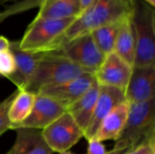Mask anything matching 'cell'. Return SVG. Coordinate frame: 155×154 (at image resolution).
<instances>
[{"instance_id": "cell-1", "label": "cell", "mask_w": 155, "mask_h": 154, "mask_svg": "<svg viewBox=\"0 0 155 154\" xmlns=\"http://www.w3.org/2000/svg\"><path fill=\"white\" fill-rule=\"evenodd\" d=\"M134 7V0H94L65 31L58 50L76 37L91 34L102 25L132 15Z\"/></svg>"}, {"instance_id": "cell-2", "label": "cell", "mask_w": 155, "mask_h": 154, "mask_svg": "<svg viewBox=\"0 0 155 154\" xmlns=\"http://www.w3.org/2000/svg\"><path fill=\"white\" fill-rule=\"evenodd\" d=\"M85 73L58 52L44 53L33 77L25 91L37 94L40 91L57 86Z\"/></svg>"}, {"instance_id": "cell-3", "label": "cell", "mask_w": 155, "mask_h": 154, "mask_svg": "<svg viewBox=\"0 0 155 154\" xmlns=\"http://www.w3.org/2000/svg\"><path fill=\"white\" fill-rule=\"evenodd\" d=\"M75 19L54 20L35 17L19 40L20 49L30 53L57 51L65 31Z\"/></svg>"}, {"instance_id": "cell-4", "label": "cell", "mask_w": 155, "mask_h": 154, "mask_svg": "<svg viewBox=\"0 0 155 154\" xmlns=\"http://www.w3.org/2000/svg\"><path fill=\"white\" fill-rule=\"evenodd\" d=\"M132 24L135 39L134 66H155V10L143 0H134Z\"/></svg>"}, {"instance_id": "cell-5", "label": "cell", "mask_w": 155, "mask_h": 154, "mask_svg": "<svg viewBox=\"0 0 155 154\" xmlns=\"http://www.w3.org/2000/svg\"><path fill=\"white\" fill-rule=\"evenodd\" d=\"M153 137H155V98L143 103H129L125 125L114 148L133 149Z\"/></svg>"}, {"instance_id": "cell-6", "label": "cell", "mask_w": 155, "mask_h": 154, "mask_svg": "<svg viewBox=\"0 0 155 154\" xmlns=\"http://www.w3.org/2000/svg\"><path fill=\"white\" fill-rule=\"evenodd\" d=\"M42 135L53 152L69 151L83 137L84 132L66 111L54 122L42 130Z\"/></svg>"}, {"instance_id": "cell-7", "label": "cell", "mask_w": 155, "mask_h": 154, "mask_svg": "<svg viewBox=\"0 0 155 154\" xmlns=\"http://www.w3.org/2000/svg\"><path fill=\"white\" fill-rule=\"evenodd\" d=\"M55 52L67 57L85 73L93 74L104 59V55L98 49L91 34L74 38Z\"/></svg>"}, {"instance_id": "cell-8", "label": "cell", "mask_w": 155, "mask_h": 154, "mask_svg": "<svg viewBox=\"0 0 155 154\" xmlns=\"http://www.w3.org/2000/svg\"><path fill=\"white\" fill-rule=\"evenodd\" d=\"M93 74L84 73L78 77L57 86L40 91L37 94L46 96L66 109L83 96L95 83Z\"/></svg>"}, {"instance_id": "cell-9", "label": "cell", "mask_w": 155, "mask_h": 154, "mask_svg": "<svg viewBox=\"0 0 155 154\" xmlns=\"http://www.w3.org/2000/svg\"><path fill=\"white\" fill-rule=\"evenodd\" d=\"M132 70L133 66L112 52L104 56L94 75L99 85L114 87L124 93Z\"/></svg>"}, {"instance_id": "cell-10", "label": "cell", "mask_w": 155, "mask_h": 154, "mask_svg": "<svg viewBox=\"0 0 155 154\" xmlns=\"http://www.w3.org/2000/svg\"><path fill=\"white\" fill-rule=\"evenodd\" d=\"M124 94L128 103H143L154 99L155 66H134Z\"/></svg>"}, {"instance_id": "cell-11", "label": "cell", "mask_w": 155, "mask_h": 154, "mask_svg": "<svg viewBox=\"0 0 155 154\" xmlns=\"http://www.w3.org/2000/svg\"><path fill=\"white\" fill-rule=\"evenodd\" d=\"M64 112L65 109L52 99L41 94H36L30 114L22 123L13 126L11 130L28 128L42 131L59 118Z\"/></svg>"}, {"instance_id": "cell-12", "label": "cell", "mask_w": 155, "mask_h": 154, "mask_svg": "<svg viewBox=\"0 0 155 154\" xmlns=\"http://www.w3.org/2000/svg\"><path fill=\"white\" fill-rule=\"evenodd\" d=\"M9 50L15 62V72L7 77L19 91H25L35 73L36 65L44 53H30L20 49L19 41H10Z\"/></svg>"}, {"instance_id": "cell-13", "label": "cell", "mask_w": 155, "mask_h": 154, "mask_svg": "<svg viewBox=\"0 0 155 154\" xmlns=\"http://www.w3.org/2000/svg\"><path fill=\"white\" fill-rule=\"evenodd\" d=\"M124 101V94L122 91L110 86L99 85V94L96 100L94 113L91 122L84 133V138L87 141L94 138L101 122L115 106Z\"/></svg>"}, {"instance_id": "cell-14", "label": "cell", "mask_w": 155, "mask_h": 154, "mask_svg": "<svg viewBox=\"0 0 155 154\" xmlns=\"http://www.w3.org/2000/svg\"><path fill=\"white\" fill-rule=\"evenodd\" d=\"M16 136L11 149L5 154H53L45 142L42 131L28 128L15 130Z\"/></svg>"}, {"instance_id": "cell-15", "label": "cell", "mask_w": 155, "mask_h": 154, "mask_svg": "<svg viewBox=\"0 0 155 154\" xmlns=\"http://www.w3.org/2000/svg\"><path fill=\"white\" fill-rule=\"evenodd\" d=\"M129 112V103L124 101L115 106L112 112L101 122L98 130L92 139L99 142L104 141H116L120 136Z\"/></svg>"}, {"instance_id": "cell-16", "label": "cell", "mask_w": 155, "mask_h": 154, "mask_svg": "<svg viewBox=\"0 0 155 154\" xmlns=\"http://www.w3.org/2000/svg\"><path fill=\"white\" fill-rule=\"evenodd\" d=\"M81 14L80 0H45L38 7L35 17L60 20L77 18Z\"/></svg>"}, {"instance_id": "cell-17", "label": "cell", "mask_w": 155, "mask_h": 154, "mask_svg": "<svg viewBox=\"0 0 155 154\" xmlns=\"http://www.w3.org/2000/svg\"><path fill=\"white\" fill-rule=\"evenodd\" d=\"M98 94L99 84L95 82L83 96L66 109V112L71 114L84 133L91 122Z\"/></svg>"}, {"instance_id": "cell-18", "label": "cell", "mask_w": 155, "mask_h": 154, "mask_svg": "<svg viewBox=\"0 0 155 154\" xmlns=\"http://www.w3.org/2000/svg\"><path fill=\"white\" fill-rule=\"evenodd\" d=\"M132 15L125 17L121 22L114 53L134 67L135 59V39L132 24Z\"/></svg>"}, {"instance_id": "cell-19", "label": "cell", "mask_w": 155, "mask_h": 154, "mask_svg": "<svg viewBox=\"0 0 155 154\" xmlns=\"http://www.w3.org/2000/svg\"><path fill=\"white\" fill-rule=\"evenodd\" d=\"M35 96L36 94L30 92L18 90L8 112V118L11 123L10 130L27 118L34 106Z\"/></svg>"}, {"instance_id": "cell-20", "label": "cell", "mask_w": 155, "mask_h": 154, "mask_svg": "<svg viewBox=\"0 0 155 154\" xmlns=\"http://www.w3.org/2000/svg\"><path fill=\"white\" fill-rule=\"evenodd\" d=\"M123 20L102 25L91 33L95 44L104 56L114 52L118 30Z\"/></svg>"}, {"instance_id": "cell-21", "label": "cell", "mask_w": 155, "mask_h": 154, "mask_svg": "<svg viewBox=\"0 0 155 154\" xmlns=\"http://www.w3.org/2000/svg\"><path fill=\"white\" fill-rule=\"evenodd\" d=\"M45 0H8L5 7L0 11V23L8 17L25 13L31 9L38 8Z\"/></svg>"}, {"instance_id": "cell-22", "label": "cell", "mask_w": 155, "mask_h": 154, "mask_svg": "<svg viewBox=\"0 0 155 154\" xmlns=\"http://www.w3.org/2000/svg\"><path fill=\"white\" fill-rule=\"evenodd\" d=\"M17 92L18 90L16 89L13 93H11L8 97H6L4 101L0 103V136L3 135L6 131L10 130L11 123L8 118V112Z\"/></svg>"}, {"instance_id": "cell-23", "label": "cell", "mask_w": 155, "mask_h": 154, "mask_svg": "<svg viewBox=\"0 0 155 154\" xmlns=\"http://www.w3.org/2000/svg\"><path fill=\"white\" fill-rule=\"evenodd\" d=\"M15 69V62L9 49L0 52V75L7 78Z\"/></svg>"}, {"instance_id": "cell-24", "label": "cell", "mask_w": 155, "mask_h": 154, "mask_svg": "<svg viewBox=\"0 0 155 154\" xmlns=\"http://www.w3.org/2000/svg\"><path fill=\"white\" fill-rule=\"evenodd\" d=\"M125 154H155V137L146 139Z\"/></svg>"}, {"instance_id": "cell-25", "label": "cell", "mask_w": 155, "mask_h": 154, "mask_svg": "<svg viewBox=\"0 0 155 154\" xmlns=\"http://www.w3.org/2000/svg\"><path fill=\"white\" fill-rule=\"evenodd\" d=\"M87 150L85 154H107L108 151L106 150L105 145L95 139H90L87 141Z\"/></svg>"}, {"instance_id": "cell-26", "label": "cell", "mask_w": 155, "mask_h": 154, "mask_svg": "<svg viewBox=\"0 0 155 154\" xmlns=\"http://www.w3.org/2000/svg\"><path fill=\"white\" fill-rule=\"evenodd\" d=\"M9 46H10V40H8L6 37L3 35H0V52L9 49Z\"/></svg>"}, {"instance_id": "cell-27", "label": "cell", "mask_w": 155, "mask_h": 154, "mask_svg": "<svg viewBox=\"0 0 155 154\" xmlns=\"http://www.w3.org/2000/svg\"><path fill=\"white\" fill-rule=\"evenodd\" d=\"M80 1H81V10H82V13L84 12L94 2V0H80Z\"/></svg>"}, {"instance_id": "cell-28", "label": "cell", "mask_w": 155, "mask_h": 154, "mask_svg": "<svg viewBox=\"0 0 155 154\" xmlns=\"http://www.w3.org/2000/svg\"><path fill=\"white\" fill-rule=\"evenodd\" d=\"M129 150H131V149H114V148H113V150L109 151L107 154H125Z\"/></svg>"}, {"instance_id": "cell-29", "label": "cell", "mask_w": 155, "mask_h": 154, "mask_svg": "<svg viewBox=\"0 0 155 154\" xmlns=\"http://www.w3.org/2000/svg\"><path fill=\"white\" fill-rule=\"evenodd\" d=\"M143 2H145V3H147L148 5H150L151 6H153V7H154L155 6V0H143Z\"/></svg>"}, {"instance_id": "cell-30", "label": "cell", "mask_w": 155, "mask_h": 154, "mask_svg": "<svg viewBox=\"0 0 155 154\" xmlns=\"http://www.w3.org/2000/svg\"><path fill=\"white\" fill-rule=\"evenodd\" d=\"M59 154H74L72 153L71 152H69V151H66V152H60Z\"/></svg>"}, {"instance_id": "cell-31", "label": "cell", "mask_w": 155, "mask_h": 154, "mask_svg": "<svg viewBox=\"0 0 155 154\" xmlns=\"http://www.w3.org/2000/svg\"><path fill=\"white\" fill-rule=\"evenodd\" d=\"M7 1H8V0H0V4H3V5H4V4H6Z\"/></svg>"}]
</instances>
